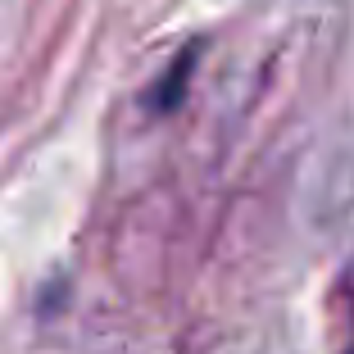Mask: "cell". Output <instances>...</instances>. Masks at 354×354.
Segmentation results:
<instances>
[{"label": "cell", "instance_id": "6da1fadb", "mask_svg": "<svg viewBox=\"0 0 354 354\" xmlns=\"http://www.w3.org/2000/svg\"><path fill=\"white\" fill-rule=\"evenodd\" d=\"M196 59H200V46H187V50H182L173 64H168V73L159 77L155 95H150V104H155L159 114L177 109V100H182V91H187V77H191V68H196Z\"/></svg>", "mask_w": 354, "mask_h": 354}]
</instances>
